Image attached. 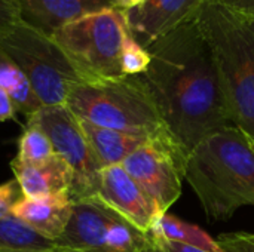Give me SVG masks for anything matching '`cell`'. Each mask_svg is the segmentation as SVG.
Wrapping results in <instances>:
<instances>
[{
  "label": "cell",
  "mask_w": 254,
  "mask_h": 252,
  "mask_svg": "<svg viewBox=\"0 0 254 252\" xmlns=\"http://www.w3.org/2000/svg\"><path fill=\"white\" fill-rule=\"evenodd\" d=\"M147 50L150 65L141 77L167 129L188 157L201 140L234 125L211 48L195 16Z\"/></svg>",
  "instance_id": "1"
},
{
  "label": "cell",
  "mask_w": 254,
  "mask_h": 252,
  "mask_svg": "<svg viewBox=\"0 0 254 252\" xmlns=\"http://www.w3.org/2000/svg\"><path fill=\"white\" fill-rule=\"evenodd\" d=\"M185 180L211 220H228L240 208L254 206V150L235 125L201 140L188 154Z\"/></svg>",
  "instance_id": "2"
},
{
  "label": "cell",
  "mask_w": 254,
  "mask_h": 252,
  "mask_svg": "<svg viewBox=\"0 0 254 252\" xmlns=\"http://www.w3.org/2000/svg\"><path fill=\"white\" fill-rule=\"evenodd\" d=\"M196 21L211 48L231 122L254 138V21L207 0Z\"/></svg>",
  "instance_id": "3"
},
{
  "label": "cell",
  "mask_w": 254,
  "mask_h": 252,
  "mask_svg": "<svg viewBox=\"0 0 254 252\" xmlns=\"http://www.w3.org/2000/svg\"><path fill=\"white\" fill-rule=\"evenodd\" d=\"M65 105L77 119L103 128L150 138L171 135L141 76L80 82L71 88Z\"/></svg>",
  "instance_id": "4"
},
{
  "label": "cell",
  "mask_w": 254,
  "mask_h": 252,
  "mask_svg": "<svg viewBox=\"0 0 254 252\" xmlns=\"http://www.w3.org/2000/svg\"><path fill=\"white\" fill-rule=\"evenodd\" d=\"M128 33L125 13L106 9L67 24L52 39L70 59L82 82H103L125 77L121 55Z\"/></svg>",
  "instance_id": "5"
},
{
  "label": "cell",
  "mask_w": 254,
  "mask_h": 252,
  "mask_svg": "<svg viewBox=\"0 0 254 252\" xmlns=\"http://www.w3.org/2000/svg\"><path fill=\"white\" fill-rule=\"evenodd\" d=\"M0 49L21 68L43 107L65 105L71 88L82 82L57 42L21 22L0 34Z\"/></svg>",
  "instance_id": "6"
},
{
  "label": "cell",
  "mask_w": 254,
  "mask_h": 252,
  "mask_svg": "<svg viewBox=\"0 0 254 252\" xmlns=\"http://www.w3.org/2000/svg\"><path fill=\"white\" fill-rule=\"evenodd\" d=\"M147 233L140 232L100 199L74 201L73 212L57 247L74 252H144Z\"/></svg>",
  "instance_id": "7"
},
{
  "label": "cell",
  "mask_w": 254,
  "mask_h": 252,
  "mask_svg": "<svg viewBox=\"0 0 254 252\" xmlns=\"http://www.w3.org/2000/svg\"><path fill=\"white\" fill-rule=\"evenodd\" d=\"M27 122L37 125L51 140L54 150L73 171L70 196L73 201L95 198L103 171L85 134L80 120L67 105L42 107Z\"/></svg>",
  "instance_id": "8"
},
{
  "label": "cell",
  "mask_w": 254,
  "mask_h": 252,
  "mask_svg": "<svg viewBox=\"0 0 254 252\" xmlns=\"http://www.w3.org/2000/svg\"><path fill=\"white\" fill-rule=\"evenodd\" d=\"M186 154L171 135L149 140L124 162L122 168L155 202L161 214L182 195Z\"/></svg>",
  "instance_id": "9"
},
{
  "label": "cell",
  "mask_w": 254,
  "mask_h": 252,
  "mask_svg": "<svg viewBox=\"0 0 254 252\" xmlns=\"http://www.w3.org/2000/svg\"><path fill=\"white\" fill-rule=\"evenodd\" d=\"M95 198L143 233H149L155 220L161 215L155 202L128 175L122 165L107 166L101 171Z\"/></svg>",
  "instance_id": "10"
},
{
  "label": "cell",
  "mask_w": 254,
  "mask_h": 252,
  "mask_svg": "<svg viewBox=\"0 0 254 252\" xmlns=\"http://www.w3.org/2000/svg\"><path fill=\"white\" fill-rule=\"evenodd\" d=\"M205 1L207 0H146L138 7L124 13L132 37L147 49L162 36L195 19Z\"/></svg>",
  "instance_id": "11"
},
{
  "label": "cell",
  "mask_w": 254,
  "mask_h": 252,
  "mask_svg": "<svg viewBox=\"0 0 254 252\" xmlns=\"http://www.w3.org/2000/svg\"><path fill=\"white\" fill-rule=\"evenodd\" d=\"M19 22L49 37L86 15L113 9L109 0H13Z\"/></svg>",
  "instance_id": "12"
},
{
  "label": "cell",
  "mask_w": 254,
  "mask_h": 252,
  "mask_svg": "<svg viewBox=\"0 0 254 252\" xmlns=\"http://www.w3.org/2000/svg\"><path fill=\"white\" fill-rule=\"evenodd\" d=\"M74 201L70 195L48 198H21L12 208L10 214L30 226L33 230L55 242L65 230Z\"/></svg>",
  "instance_id": "13"
},
{
  "label": "cell",
  "mask_w": 254,
  "mask_h": 252,
  "mask_svg": "<svg viewBox=\"0 0 254 252\" xmlns=\"http://www.w3.org/2000/svg\"><path fill=\"white\" fill-rule=\"evenodd\" d=\"M10 168L24 198H48L70 195L71 192L73 171L57 153L48 160L34 165L10 162Z\"/></svg>",
  "instance_id": "14"
},
{
  "label": "cell",
  "mask_w": 254,
  "mask_h": 252,
  "mask_svg": "<svg viewBox=\"0 0 254 252\" xmlns=\"http://www.w3.org/2000/svg\"><path fill=\"white\" fill-rule=\"evenodd\" d=\"M79 120L83 134L103 169L107 166L122 165V162L131 153H134L137 149L152 140L146 135L122 132L110 128H103L82 119Z\"/></svg>",
  "instance_id": "15"
},
{
  "label": "cell",
  "mask_w": 254,
  "mask_h": 252,
  "mask_svg": "<svg viewBox=\"0 0 254 252\" xmlns=\"http://www.w3.org/2000/svg\"><path fill=\"white\" fill-rule=\"evenodd\" d=\"M0 88L9 95L18 113L27 119L43 105L21 68L0 49Z\"/></svg>",
  "instance_id": "16"
},
{
  "label": "cell",
  "mask_w": 254,
  "mask_h": 252,
  "mask_svg": "<svg viewBox=\"0 0 254 252\" xmlns=\"http://www.w3.org/2000/svg\"><path fill=\"white\" fill-rule=\"evenodd\" d=\"M149 233L162 236L165 239L176 241L180 244H186L195 248H201L204 251L223 252L220 245L217 244V241L213 239L210 235H207L202 229H199L195 224L182 221L177 217L170 215L168 212L161 214L155 220Z\"/></svg>",
  "instance_id": "17"
},
{
  "label": "cell",
  "mask_w": 254,
  "mask_h": 252,
  "mask_svg": "<svg viewBox=\"0 0 254 252\" xmlns=\"http://www.w3.org/2000/svg\"><path fill=\"white\" fill-rule=\"evenodd\" d=\"M55 242L46 239L12 214L0 218V252L48 251Z\"/></svg>",
  "instance_id": "18"
},
{
  "label": "cell",
  "mask_w": 254,
  "mask_h": 252,
  "mask_svg": "<svg viewBox=\"0 0 254 252\" xmlns=\"http://www.w3.org/2000/svg\"><path fill=\"white\" fill-rule=\"evenodd\" d=\"M54 154L55 150L48 135L37 125L27 122L18 140V151L12 162L22 165H34L48 160Z\"/></svg>",
  "instance_id": "19"
},
{
  "label": "cell",
  "mask_w": 254,
  "mask_h": 252,
  "mask_svg": "<svg viewBox=\"0 0 254 252\" xmlns=\"http://www.w3.org/2000/svg\"><path fill=\"white\" fill-rule=\"evenodd\" d=\"M121 65L124 76H141L150 65V53L149 50L141 46L131 33L127 34L122 55H121Z\"/></svg>",
  "instance_id": "20"
},
{
  "label": "cell",
  "mask_w": 254,
  "mask_h": 252,
  "mask_svg": "<svg viewBox=\"0 0 254 252\" xmlns=\"http://www.w3.org/2000/svg\"><path fill=\"white\" fill-rule=\"evenodd\" d=\"M216 241L223 252H254V233H223Z\"/></svg>",
  "instance_id": "21"
},
{
  "label": "cell",
  "mask_w": 254,
  "mask_h": 252,
  "mask_svg": "<svg viewBox=\"0 0 254 252\" xmlns=\"http://www.w3.org/2000/svg\"><path fill=\"white\" fill-rule=\"evenodd\" d=\"M21 198H22V192L15 178L0 184V218L9 215L13 205Z\"/></svg>",
  "instance_id": "22"
},
{
  "label": "cell",
  "mask_w": 254,
  "mask_h": 252,
  "mask_svg": "<svg viewBox=\"0 0 254 252\" xmlns=\"http://www.w3.org/2000/svg\"><path fill=\"white\" fill-rule=\"evenodd\" d=\"M232 12L234 15L244 18L247 21H254V0H213Z\"/></svg>",
  "instance_id": "23"
},
{
  "label": "cell",
  "mask_w": 254,
  "mask_h": 252,
  "mask_svg": "<svg viewBox=\"0 0 254 252\" xmlns=\"http://www.w3.org/2000/svg\"><path fill=\"white\" fill-rule=\"evenodd\" d=\"M19 22L13 0H0V34L10 30Z\"/></svg>",
  "instance_id": "24"
},
{
  "label": "cell",
  "mask_w": 254,
  "mask_h": 252,
  "mask_svg": "<svg viewBox=\"0 0 254 252\" xmlns=\"http://www.w3.org/2000/svg\"><path fill=\"white\" fill-rule=\"evenodd\" d=\"M147 235H149L150 241L153 242V245L162 252H208L201 250V248H195V247H190V245H186V244L170 241V239H165L162 236H156V235H152V233H147Z\"/></svg>",
  "instance_id": "25"
},
{
  "label": "cell",
  "mask_w": 254,
  "mask_h": 252,
  "mask_svg": "<svg viewBox=\"0 0 254 252\" xmlns=\"http://www.w3.org/2000/svg\"><path fill=\"white\" fill-rule=\"evenodd\" d=\"M16 108L12 102V100L9 98V95L0 88V123L15 119L16 117Z\"/></svg>",
  "instance_id": "26"
},
{
  "label": "cell",
  "mask_w": 254,
  "mask_h": 252,
  "mask_svg": "<svg viewBox=\"0 0 254 252\" xmlns=\"http://www.w3.org/2000/svg\"><path fill=\"white\" fill-rule=\"evenodd\" d=\"M113 9L122 10V12H128L131 9L138 7L140 4H143L146 0H109Z\"/></svg>",
  "instance_id": "27"
},
{
  "label": "cell",
  "mask_w": 254,
  "mask_h": 252,
  "mask_svg": "<svg viewBox=\"0 0 254 252\" xmlns=\"http://www.w3.org/2000/svg\"><path fill=\"white\" fill-rule=\"evenodd\" d=\"M149 236V235H147ZM144 252H162L161 250H158L155 245H153V242L150 241V238H149V244H147V248H146V251Z\"/></svg>",
  "instance_id": "28"
},
{
  "label": "cell",
  "mask_w": 254,
  "mask_h": 252,
  "mask_svg": "<svg viewBox=\"0 0 254 252\" xmlns=\"http://www.w3.org/2000/svg\"><path fill=\"white\" fill-rule=\"evenodd\" d=\"M30 252H74V251H70V250L61 248V247H55V248H52V250H48V251H30Z\"/></svg>",
  "instance_id": "29"
},
{
  "label": "cell",
  "mask_w": 254,
  "mask_h": 252,
  "mask_svg": "<svg viewBox=\"0 0 254 252\" xmlns=\"http://www.w3.org/2000/svg\"><path fill=\"white\" fill-rule=\"evenodd\" d=\"M249 141H250V144H252V149L254 150V138H250V137H249Z\"/></svg>",
  "instance_id": "30"
}]
</instances>
